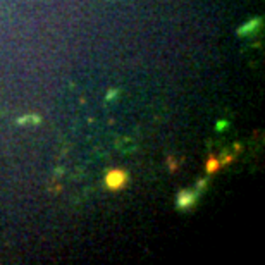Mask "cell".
<instances>
[{
    "instance_id": "1",
    "label": "cell",
    "mask_w": 265,
    "mask_h": 265,
    "mask_svg": "<svg viewBox=\"0 0 265 265\" xmlns=\"http://www.w3.org/2000/svg\"><path fill=\"white\" fill-rule=\"evenodd\" d=\"M128 182V174L121 169H112L107 173L105 176V184L110 189H121Z\"/></svg>"
},
{
    "instance_id": "2",
    "label": "cell",
    "mask_w": 265,
    "mask_h": 265,
    "mask_svg": "<svg viewBox=\"0 0 265 265\" xmlns=\"http://www.w3.org/2000/svg\"><path fill=\"white\" fill-rule=\"evenodd\" d=\"M196 198H198V196L195 195V191L181 189V191L177 193V196H176V205H177V209H181V210L189 209V207H193V203L196 202Z\"/></svg>"
},
{
    "instance_id": "3",
    "label": "cell",
    "mask_w": 265,
    "mask_h": 265,
    "mask_svg": "<svg viewBox=\"0 0 265 265\" xmlns=\"http://www.w3.org/2000/svg\"><path fill=\"white\" fill-rule=\"evenodd\" d=\"M260 26H262V17H255V19L243 24V26L238 30V35L239 37H250V35H253L255 31H259Z\"/></svg>"
},
{
    "instance_id": "4",
    "label": "cell",
    "mask_w": 265,
    "mask_h": 265,
    "mask_svg": "<svg viewBox=\"0 0 265 265\" xmlns=\"http://www.w3.org/2000/svg\"><path fill=\"white\" fill-rule=\"evenodd\" d=\"M219 167H221L219 159H217V157H214V155H210V157H209V160H207V166H205L207 174H214L217 169H219Z\"/></svg>"
},
{
    "instance_id": "5",
    "label": "cell",
    "mask_w": 265,
    "mask_h": 265,
    "mask_svg": "<svg viewBox=\"0 0 265 265\" xmlns=\"http://www.w3.org/2000/svg\"><path fill=\"white\" fill-rule=\"evenodd\" d=\"M40 116H24V117H21L17 123L19 124H38L40 123Z\"/></svg>"
},
{
    "instance_id": "6",
    "label": "cell",
    "mask_w": 265,
    "mask_h": 265,
    "mask_svg": "<svg viewBox=\"0 0 265 265\" xmlns=\"http://www.w3.org/2000/svg\"><path fill=\"white\" fill-rule=\"evenodd\" d=\"M205 188H207V179H200L198 181V184H196V189H195V195L198 196L202 191H205Z\"/></svg>"
},
{
    "instance_id": "7",
    "label": "cell",
    "mask_w": 265,
    "mask_h": 265,
    "mask_svg": "<svg viewBox=\"0 0 265 265\" xmlns=\"http://www.w3.org/2000/svg\"><path fill=\"white\" fill-rule=\"evenodd\" d=\"M117 93H119V91H117V89H110V91H109V95H107V98H105V100H112L114 96L117 95Z\"/></svg>"
},
{
    "instance_id": "8",
    "label": "cell",
    "mask_w": 265,
    "mask_h": 265,
    "mask_svg": "<svg viewBox=\"0 0 265 265\" xmlns=\"http://www.w3.org/2000/svg\"><path fill=\"white\" fill-rule=\"evenodd\" d=\"M225 126H227V123H219V124H217V130H219V131H222V130H224Z\"/></svg>"
}]
</instances>
